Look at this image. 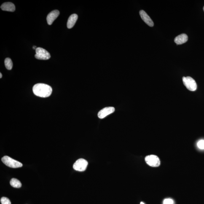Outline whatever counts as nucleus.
<instances>
[{"instance_id": "obj_2", "label": "nucleus", "mask_w": 204, "mask_h": 204, "mask_svg": "<svg viewBox=\"0 0 204 204\" xmlns=\"http://www.w3.org/2000/svg\"><path fill=\"white\" fill-rule=\"evenodd\" d=\"M2 161L3 163L10 168H16L22 166V164L20 162L11 158L9 156H5L2 158Z\"/></svg>"}, {"instance_id": "obj_5", "label": "nucleus", "mask_w": 204, "mask_h": 204, "mask_svg": "<svg viewBox=\"0 0 204 204\" xmlns=\"http://www.w3.org/2000/svg\"><path fill=\"white\" fill-rule=\"evenodd\" d=\"M148 165L151 167H158L160 165V161L157 156L151 155L146 156L145 158Z\"/></svg>"}, {"instance_id": "obj_9", "label": "nucleus", "mask_w": 204, "mask_h": 204, "mask_svg": "<svg viewBox=\"0 0 204 204\" xmlns=\"http://www.w3.org/2000/svg\"><path fill=\"white\" fill-rule=\"evenodd\" d=\"M59 15L60 12L58 10H55L51 12L47 16V20L48 24L49 25H52Z\"/></svg>"}, {"instance_id": "obj_4", "label": "nucleus", "mask_w": 204, "mask_h": 204, "mask_svg": "<svg viewBox=\"0 0 204 204\" xmlns=\"http://www.w3.org/2000/svg\"><path fill=\"white\" fill-rule=\"evenodd\" d=\"M36 52L35 57L38 60H48L50 58L51 56L50 53L45 49L42 48H37Z\"/></svg>"}, {"instance_id": "obj_20", "label": "nucleus", "mask_w": 204, "mask_h": 204, "mask_svg": "<svg viewBox=\"0 0 204 204\" xmlns=\"http://www.w3.org/2000/svg\"><path fill=\"white\" fill-rule=\"evenodd\" d=\"M140 204H145L144 203H143V202H141V203H140Z\"/></svg>"}, {"instance_id": "obj_1", "label": "nucleus", "mask_w": 204, "mask_h": 204, "mask_svg": "<svg viewBox=\"0 0 204 204\" xmlns=\"http://www.w3.org/2000/svg\"><path fill=\"white\" fill-rule=\"evenodd\" d=\"M33 91L37 96L47 98L50 96L52 92V88L50 86L43 83H38L34 86Z\"/></svg>"}, {"instance_id": "obj_12", "label": "nucleus", "mask_w": 204, "mask_h": 204, "mask_svg": "<svg viewBox=\"0 0 204 204\" xmlns=\"http://www.w3.org/2000/svg\"><path fill=\"white\" fill-rule=\"evenodd\" d=\"M188 40V36L185 34H182L177 36L175 38L174 41L177 45H181L185 43Z\"/></svg>"}, {"instance_id": "obj_7", "label": "nucleus", "mask_w": 204, "mask_h": 204, "mask_svg": "<svg viewBox=\"0 0 204 204\" xmlns=\"http://www.w3.org/2000/svg\"><path fill=\"white\" fill-rule=\"evenodd\" d=\"M115 109L112 107H109L104 108L98 112V117L100 119H103L109 115L114 112Z\"/></svg>"}, {"instance_id": "obj_10", "label": "nucleus", "mask_w": 204, "mask_h": 204, "mask_svg": "<svg viewBox=\"0 0 204 204\" xmlns=\"http://www.w3.org/2000/svg\"><path fill=\"white\" fill-rule=\"evenodd\" d=\"M1 8L3 11L10 12H14L16 9L15 5L9 2L4 3L2 5Z\"/></svg>"}, {"instance_id": "obj_15", "label": "nucleus", "mask_w": 204, "mask_h": 204, "mask_svg": "<svg viewBox=\"0 0 204 204\" xmlns=\"http://www.w3.org/2000/svg\"><path fill=\"white\" fill-rule=\"evenodd\" d=\"M2 204H11V202L9 199L7 197H3L1 199Z\"/></svg>"}, {"instance_id": "obj_13", "label": "nucleus", "mask_w": 204, "mask_h": 204, "mask_svg": "<svg viewBox=\"0 0 204 204\" xmlns=\"http://www.w3.org/2000/svg\"><path fill=\"white\" fill-rule=\"evenodd\" d=\"M11 186L15 188H20L21 187L22 184L20 181L15 178H13L10 181Z\"/></svg>"}, {"instance_id": "obj_14", "label": "nucleus", "mask_w": 204, "mask_h": 204, "mask_svg": "<svg viewBox=\"0 0 204 204\" xmlns=\"http://www.w3.org/2000/svg\"><path fill=\"white\" fill-rule=\"evenodd\" d=\"M5 65L7 69L9 70H11L12 69L13 66V64L12 60L9 58H7L5 60Z\"/></svg>"}, {"instance_id": "obj_8", "label": "nucleus", "mask_w": 204, "mask_h": 204, "mask_svg": "<svg viewBox=\"0 0 204 204\" xmlns=\"http://www.w3.org/2000/svg\"><path fill=\"white\" fill-rule=\"evenodd\" d=\"M140 15L141 18L149 26L152 27L154 26V23L152 20L149 16L147 13L143 10L140 11Z\"/></svg>"}, {"instance_id": "obj_21", "label": "nucleus", "mask_w": 204, "mask_h": 204, "mask_svg": "<svg viewBox=\"0 0 204 204\" xmlns=\"http://www.w3.org/2000/svg\"><path fill=\"white\" fill-rule=\"evenodd\" d=\"M203 10L204 11V7H203Z\"/></svg>"}, {"instance_id": "obj_16", "label": "nucleus", "mask_w": 204, "mask_h": 204, "mask_svg": "<svg viewBox=\"0 0 204 204\" xmlns=\"http://www.w3.org/2000/svg\"><path fill=\"white\" fill-rule=\"evenodd\" d=\"M197 146L199 149H204V140H201L197 143Z\"/></svg>"}, {"instance_id": "obj_17", "label": "nucleus", "mask_w": 204, "mask_h": 204, "mask_svg": "<svg viewBox=\"0 0 204 204\" xmlns=\"http://www.w3.org/2000/svg\"><path fill=\"white\" fill-rule=\"evenodd\" d=\"M173 200L170 199H165L163 202V204H173Z\"/></svg>"}, {"instance_id": "obj_6", "label": "nucleus", "mask_w": 204, "mask_h": 204, "mask_svg": "<svg viewBox=\"0 0 204 204\" xmlns=\"http://www.w3.org/2000/svg\"><path fill=\"white\" fill-rule=\"evenodd\" d=\"M88 162L84 159H78L75 162L73 168L77 171L82 172L85 171L87 168Z\"/></svg>"}, {"instance_id": "obj_11", "label": "nucleus", "mask_w": 204, "mask_h": 204, "mask_svg": "<svg viewBox=\"0 0 204 204\" xmlns=\"http://www.w3.org/2000/svg\"><path fill=\"white\" fill-rule=\"evenodd\" d=\"M78 19V16L76 14H73L70 16L67 22V28L69 29L73 28L77 21Z\"/></svg>"}, {"instance_id": "obj_18", "label": "nucleus", "mask_w": 204, "mask_h": 204, "mask_svg": "<svg viewBox=\"0 0 204 204\" xmlns=\"http://www.w3.org/2000/svg\"><path fill=\"white\" fill-rule=\"evenodd\" d=\"M0 76H0V78H2V73H0Z\"/></svg>"}, {"instance_id": "obj_19", "label": "nucleus", "mask_w": 204, "mask_h": 204, "mask_svg": "<svg viewBox=\"0 0 204 204\" xmlns=\"http://www.w3.org/2000/svg\"><path fill=\"white\" fill-rule=\"evenodd\" d=\"M36 46H34L33 47V49H35V50H36Z\"/></svg>"}, {"instance_id": "obj_3", "label": "nucleus", "mask_w": 204, "mask_h": 204, "mask_svg": "<svg viewBox=\"0 0 204 204\" xmlns=\"http://www.w3.org/2000/svg\"><path fill=\"white\" fill-rule=\"evenodd\" d=\"M183 84L186 88L191 91H195L197 89V84L195 81L190 76L183 78Z\"/></svg>"}]
</instances>
